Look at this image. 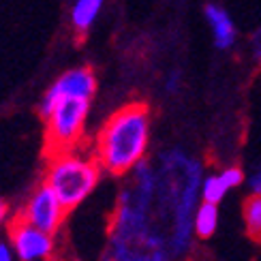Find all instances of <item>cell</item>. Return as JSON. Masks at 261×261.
Segmentation results:
<instances>
[{
  "instance_id": "obj_1",
  "label": "cell",
  "mask_w": 261,
  "mask_h": 261,
  "mask_svg": "<svg viewBox=\"0 0 261 261\" xmlns=\"http://www.w3.org/2000/svg\"><path fill=\"white\" fill-rule=\"evenodd\" d=\"M150 141V112L144 103H130L118 110L94 141V156L101 169L124 176L146 156Z\"/></svg>"
},
{
  "instance_id": "obj_2",
  "label": "cell",
  "mask_w": 261,
  "mask_h": 261,
  "mask_svg": "<svg viewBox=\"0 0 261 261\" xmlns=\"http://www.w3.org/2000/svg\"><path fill=\"white\" fill-rule=\"evenodd\" d=\"M101 178V165L96 156L77 150L51 154L45 171V184L58 195L67 210L77 208L94 191Z\"/></svg>"
},
{
  "instance_id": "obj_3",
  "label": "cell",
  "mask_w": 261,
  "mask_h": 261,
  "mask_svg": "<svg viewBox=\"0 0 261 261\" xmlns=\"http://www.w3.org/2000/svg\"><path fill=\"white\" fill-rule=\"evenodd\" d=\"M88 107V99H62L54 105V110L45 118V144L49 156L77 146L84 133Z\"/></svg>"
},
{
  "instance_id": "obj_4",
  "label": "cell",
  "mask_w": 261,
  "mask_h": 261,
  "mask_svg": "<svg viewBox=\"0 0 261 261\" xmlns=\"http://www.w3.org/2000/svg\"><path fill=\"white\" fill-rule=\"evenodd\" d=\"M201 169L193 159H187L184 165V180L180 184V193L176 197V229H173V253H182L189 246L191 231L195 229V199H197V187H199Z\"/></svg>"
},
{
  "instance_id": "obj_5",
  "label": "cell",
  "mask_w": 261,
  "mask_h": 261,
  "mask_svg": "<svg viewBox=\"0 0 261 261\" xmlns=\"http://www.w3.org/2000/svg\"><path fill=\"white\" fill-rule=\"evenodd\" d=\"M67 212L69 210L62 205V201L58 199V195L54 193L45 182H43L41 187L30 195V199L26 201L24 210L19 212V216L26 223H30L32 227H37V229L54 236L60 229V225L64 221V216H67Z\"/></svg>"
},
{
  "instance_id": "obj_6",
  "label": "cell",
  "mask_w": 261,
  "mask_h": 261,
  "mask_svg": "<svg viewBox=\"0 0 261 261\" xmlns=\"http://www.w3.org/2000/svg\"><path fill=\"white\" fill-rule=\"evenodd\" d=\"M94 90H96V77L88 67L71 69L67 73H62L60 77L51 84V88L41 99L39 114L43 116V120H45L58 101H62V99H88L90 101Z\"/></svg>"
},
{
  "instance_id": "obj_7",
  "label": "cell",
  "mask_w": 261,
  "mask_h": 261,
  "mask_svg": "<svg viewBox=\"0 0 261 261\" xmlns=\"http://www.w3.org/2000/svg\"><path fill=\"white\" fill-rule=\"evenodd\" d=\"M9 238H11V248H13V253L17 255L19 261L45 259L54 251L51 236L26 223L19 214L9 225Z\"/></svg>"
},
{
  "instance_id": "obj_8",
  "label": "cell",
  "mask_w": 261,
  "mask_h": 261,
  "mask_svg": "<svg viewBox=\"0 0 261 261\" xmlns=\"http://www.w3.org/2000/svg\"><path fill=\"white\" fill-rule=\"evenodd\" d=\"M205 19H208V24L212 28L214 45L219 49H229L236 43V26L229 13L219 5H208L205 7Z\"/></svg>"
},
{
  "instance_id": "obj_9",
  "label": "cell",
  "mask_w": 261,
  "mask_h": 261,
  "mask_svg": "<svg viewBox=\"0 0 261 261\" xmlns=\"http://www.w3.org/2000/svg\"><path fill=\"white\" fill-rule=\"evenodd\" d=\"M103 7V0H77L73 5L71 11V21L77 30H88L92 26V21L99 15V11Z\"/></svg>"
},
{
  "instance_id": "obj_10",
  "label": "cell",
  "mask_w": 261,
  "mask_h": 261,
  "mask_svg": "<svg viewBox=\"0 0 261 261\" xmlns=\"http://www.w3.org/2000/svg\"><path fill=\"white\" fill-rule=\"evenodd\" d=\"M216 225H219V210H216V203L203 201L197 208V212H195V233L199 238H210L216 231Z\"/></svg>"
},
{
  "instance_id": "obj_11",
  "label": "cell",
  "mask_w": 261,
  "mask_h": 261,
  "mask_svg": "<svg viewBox=\"0 0 261 261\" xmlns=\"http://www.w3.org/2000/svg\"><path fill=\"white\" fill-rule=\"evenodd\" d=\"M244 223L253 240H261V195H253L244 201Z\"/></svg>"
},
{
  "instance_id": "obj_12",
  "label": "cell",
  "mask_w": 261,
  "mask_h": 261,
  "mask_svg": "<svg viewBox=\"0 0 261 261\" xmlns=\"http://www.w3.org/2000/svg\"><path fill=\"white\" fill-rule=\"evenodd\" d=\"M227 191L229 189H227V184L223 182L221 173L219 176H208L201 184V197H203V201H208V203H219L225 197Z\"/></svg>"
},
{
  "instance_id": "obj_13",
  "label": "cell",
  "mask_w": 261,
  "mask_h": 261,
  "mask_svg": "<svg viewBox=\"0 0 261 261\" xmlns=\"http://www.w3.org/2000/svg\"><path fill=\"white\" fill-rule=\"evenodd\" d=\"M221 178L227 184V189H233V187H238V184H242L244 173H242V169H238V167H229V169H225L221 173Z\"/></svg>"
},
{
  "instance_id": "obj_14",
  "label": "cell",
  "mask_w": 261,
  "mask_h": 261,
  "mask_svg": "<svg viewBox=\"0 0 261 261\" xmlns=\"http://www.w3.org/2000/svg\"><path fill=\"white\" fill-rule=\"evenodd\" d=\"M0 261H13V248L5 242H0Z\"/></svg>"
},
{
  "instance_id": "obj_15",
  "label": "cell",
  "mask_w": 261,
  "mask_h": 261,
  "mask_svg": "<svg viewBox=\"0 0 261 261\" xmlns=\"http://www.w3.org/2000/svg\"><path fill=\"white\" fill-rule=\"evenodd\" d=\"M251 189H253L255 195H261V171H257L251 178Z\"/></svg>"
},
{
  "instance_id": "obj_16",
  "label": "cell",
  "mask_w": 261,
  "mask_h": 261,
  "mask_svg": "<svg viewBox=\"0 0 261 261\" xmlns=\"http://www.w3.org/2000/svg\"><path fill=\"white\" fill-rule=\"evenodd\" d=\"M178 82H180V75L178 73H171L169 80H167V90L169 92H176L178 90Z\"/></svg>"
},
{
  "instance_id": "obj_17",
  "label": "cell",
  "mask_w": 261,
  "mask_h": 261,
  "mask_svg": "<svg viewBox=\"0 0 261 261\" xmlns=\"http://www.w3.org/2000/svg\"><path fill=\"white\" fill-rule=\"evenodd\" d=\"M5 219H7V203L0 199V225L5 223Z\"/></svg>"
}]
</instances>
